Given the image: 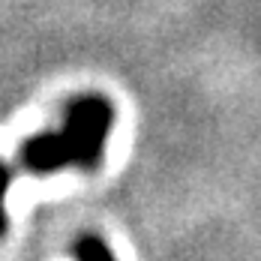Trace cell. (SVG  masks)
<instances>
[{
  "instance_id": "cell-1",
  "label": "cell",
  "mask_w": 261,
  "mask_h": 261,
  "mask_svg": "<svg viewBox=\"0 0 261 261\" xmlns=\"http://www.w3.org/2000/svg\"><path fill=\"white\" fill-rule=\"evenodd\" d=\"M114 126V108L99 93H84L66 102L63 126L57 132H39L27 138L18 150L21 168L48 177L63 168H81L96 171L105 162L108 135Z\"/></svg>"
},
{
  "instance_id": "cell-2",
  "label": "cell",
  "mask_w": 261,
  "mask_h": 261,
  "mask_svg": "<svg viewBox=\"0 0 261 261\" xmlns=\"http://www.w3.org/2000/svg\"><path fill=\"white\" fill-rule=\"evenodd\" d=\"M72 252H75V258L79 261H114L111 249L105 246V240L102 237H96V234L79 237L75 246H72Z\"/></svg>"
},
{
  "instance_id": "cell-3",
  "label": "cell",
  "mask_w": 261,
  "mask_h": 261,
  "mask_svg": "<svg viewBox=\"0 0 261 261\" xmlns=\"http://www.w3.org/2000/svg\"><path fill=\"white\" fill-rule=\"evenodd\" d=\"M12 168L0 159V237H6L9 231V213H6V192H9V183H12Z\"/></svg>"
}]
</instances>
